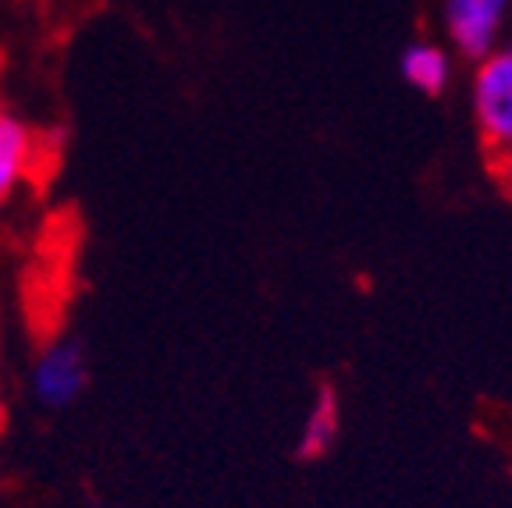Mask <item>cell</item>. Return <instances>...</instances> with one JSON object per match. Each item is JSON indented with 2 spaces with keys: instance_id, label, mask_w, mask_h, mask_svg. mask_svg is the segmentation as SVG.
Masks as SVG:
<instances>
[{
  "instance_id": "1",
  "label": "cell",
  "mask_w": 512,
  "mask_h": 508,
  "mask_svg": "<svg viewBox=\"0 0 512 508\" xmlns=\"http://www.w3.org/2000/svg\"><path fill=\"white\" fill-rule=\"evenodd\" d=\"M473 114L480 135L498 164H512V40L505 50H495L480 61L473 79Z\"/></svg>"
},
{
  "instance_id": "2",
  "label": "cell",
  "mask_w": 512,
  "mask_h": 508,
  "mask_svg": "<svg viewBox=\"0 0 512 508\" xmlns=\"http://www.w3.org/2000/svg\"><path fill=\"white\" fill-rule=\"evenodd\" d=\"M89 388V359L82 342L57 338L36 356L32 366V395L43 409H68Z\"/></svg>"
},
{
  "instance_id": "3",
  "label": "cell",
  "mask_w": 512,
  "mask_h": 508,
  "mask_svg": "<svg viewBox=\"0 0 512 508\" xmlns=\"http://www.w3.org/2000/svg\"><path fill=\"white\" fill-rule=\"evenodd\" d=\"M512 0H445V29L466 57L495 54Z\"/></svg>"
},
{
  "instance_id": "4",
  "label": "cell",
  "mask_w": 512,
  "mask_h": 508,
  "mask_svg": "<svg viewBox=\"0 0 512 508\" xmlns=\"http://www.w3.org/2000/svg\"><path fill=\"white\" fill-rule=\"evenodd\" d=\"M29 153H32L29 128L11 118L4 111V104H0V203L22 182L25 167H29Z\"/></svg>"
},
{
  "instance_id": "5",
  "label": "cell",
  "mask_w": 512,
  "mask_h": 508,
  "mask_svg": "<svg viewBox=\"0 0 512 508\" xmlns=\"http://www.w3.org/2000/svg\"><path fill=\"white\" fill-rule=\"evenodd\" d=\"M335 437H338V398L331 388H320L317 402H313L310 416L303 423V434H299L296 455L299 459H320V455L335 445Z\"/></svg>"
},
{
  "instance_id": "6",
  "label": "cell",
  "mask_w": 512,
  "mask_h": 508,
  "mask_svg": "<svg viewBox=\"0 0 512 508\" xmlns=\"http://www.w3.org/2000/svg\"><path fill=\"white\" fill-rule=\"evenodd\" d=\"M399 68H402V79L427 96H438L448 86V75H452L448 57L438 47H431V43H413V47L402 50Z\"/></svg>"
},
{
  "instance_id": "7",
  "label": "cell",
  "mask_w": 512,
  "mask_h": 508,
  "mask_svg": "<svg viewBox=\"0 0 512 508\" xmlns=\"http://www.w3.org/2000/svg\"><path fill=\"white\" fill-rule=\"evenodd\" d=\"M509 185H512V164H509Z\"/></svg>"
}]
</instances>
